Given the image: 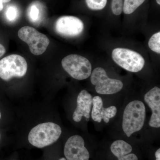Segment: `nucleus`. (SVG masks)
<instances>
[{
	"label": "nucleus",
	"mask_w": 160,
	"mask_h": 160,
	"mask_svg": "<svg viewBox=\"0 0 160 160\" xmlns=\"http://www.w3.org/2000/svg\"><path fill=\"white\" fill-rule=\"evenodd\" d=\"M146 107L142 102L134 100L126 106L123 112L122 129L128 137L142 129L146 119Z\"/></svg>",
	"instance_id": "obj_1"
},
{
	"label": "nucleus",
	"mask_w": 160,
	"mask_h": 160,
	"mask_svg": "<svg viewBox=\"0 0 160 160\" xmlns=\"http://www.w3.org/2000/svg\"><path fill=\"white\" fill-rule=\"evenodd\" d=\"M62 132L61 127L55 123L50 122L42 123L30 130L28 141L34 147L42 148L57 142Z\"/></svg>",
	"instance_id": "obj_2"
},
{
	"label": "nucleus",
	"mask_w": 160,
	"mask_h": 160,
	"mask_svg": "<svg viewBox=\"0 0 160 160\" xmlns=\"http://www.w3.org/2000/svg\"><path fill=\"white\" fill-rule=\"evenodd\" d=\"M28 65L25 58L12 54L0 61V78L8 81L13 78H22L26 74Z\"/></svg>",
	"instance_id": "obj_3"
},
{
	"label": "nucleus",
	"mask_w": 160,
	"mask_h": 160,
	"mask_svg": "<svg viewBox=\"0 0 160 160\" xmlns=\"http://www.w3.org/2000/svg\"><path fill=\"white\" fill-rule=\"evenodd\" d=\"M18 36L28 45L31 53L35 55L42 54L50 43L46 35L31 26H24L21 28L18 32Z\"/></svg>",
	"instance_id": "obj_4"
},
{
	"label": "nucleus",
	"mask_w": 160,
	"mask_h": 160,
	"mask_svg": "<svg viewBox=\"0 0 160 160\" xmlns=\"http://www.w3.org/2000/svg\"><path fill=\"white\" fill-rule=\"evenodd\" d=\"M62 65L64 70L75 79H86L91 74V63L82 56L69 55L62 60Z\"/></svg>",
	"instance_id": "obj_5"
},
{
	"label": "nucleus",
	"mask_w": 160,
	"mask_h": 160,
	"mask_svg": "<svg viewBox=\"0 0 160 160\" xmlns=\"http://www.w3.org/2000/svg\"><path fill=\"white\" fill-rule=\"evenodd\" d=\"M112 57L115 62L118 66L131 72L141 71L145 66V61L143 57L130 49L116 48L112 52Z\"/></svg>",
	"instance_id": "obj_6"
},
{
	"label": "nucleus",
	"mask_w": 160,
	"mask_h": 160,
	"mask_svg": "<svg viewBox=\"0 0 160 160\" xmlns=\"http://www.w3.org/2000/svg\"><path fill=\"white\" fill-rule=\"evenodd\" d=\"M90 81L95 86V90L100 94H113L122 90V82L108 77L105 69L102 67L96 68L90 75Z\"/></svg>",
	"instance_id": "obj_7"
},
{
	"label": "nucleus",
	"mask_w": 160,
	"mask_h": 160,
	"mask_svg": "<svg viewBox=\"0 0 160 160\" xmlns=\"http://www.w3.org/2000/svg\"><path fill=\"white\" fill-rule=\"evenodd\" d=\"M66 160H89L90 153L85 146L84 139L79 135H73L66 141L64 147Z\"/></svg>",
	"instance_id": "obj_8"
},
{
	"label": "nucleus",
	"mask_w": 160,
	"mask_h": 160,
	"mask_svg": "<svg viewBox=\"0 0 160 160\" xmlns=\"http://www.w3.org/2000/svg\"><path fill=\"white\" fill-rule=\"evenodd\" d=\"M55 29L58 33L67 37H74L83 32L84 25L78 18L72 16L61 17L57 20Z\"/></svg>",
	"instance_id": "obj_9"
},
{
	"label": "nucleus",
	"mask_w": 160,
	"mask_h": 160,
	"mask_svg": "<svg viewBox=\"0 0 160 160\" xmlns=\"http://www.w3.org/2000/svg\"><path fill=\"white\" fill-rule=\"evenodd\" d=\"M145 102L152 110L149 125L153 128L160 127V89L155 87L148 91L144 96Z\"/></svg>",
	"instance_id": "obj_10"
},
{
	"label": "nucleus",
	"mask_w": 160,
	"mask_h": 160,
	"mask_svg": "<svg viewBox=\"0 0 160 160\" xmlns=\"http://www.w3.org/2000/svg\"><path fill=\"white\" fill-rule=\"evenodd\" d=\"M77 102V106L72 115L73 121L79 122L84 117L86 121H89L92 105L91 95L87 90H82L78 95Z\"/></svg>",
	"instance_id": "obj_11"
},
{
	"label": "nucleus",
	"mask_w": 160,
	"mask_h": 160,
	"mask_svg": "<svg viewBox=\"0 0 160 160\" xmlns=\"http://www.w3.org/2000/svg\"><path fill=\"white\" fill-rule=\"evenodd\" d=\"M117 112V109L115 106L104 108L102 100L100 97L97 96L92 98L91 118L95 122L100 123L103 119L105 122L108 123L110 118L115 116Z\"/></svg>",
	"instance_id": "obj_12"
},
{
	"label": "nucleus",
	"mask_w": 160,
	"mask_h": 160,
	"mask_svg": "<svg viewBox=\"0 0 160 160\" xmlns=\"http://www.w3.org/2000/svg\"><path fill=\"white\" fill-rule=\"evenodd\" d=\"M110 149L118 160H138L137 155L132 152L131 145L123 140L114 141L112 143Z\"/></svg>",
	"instance_id": "obj_13"
},
{
	"label": "nucleus",
	"mask_w": 160,
	"mask_h": 160,
	"mask_svg": "<svg viewBox=\"0 0 160 160\" xmlns=\"http://www.w3.org/2000/svg\"><path fill=\"white\" fill-rule=\"evenodd\" d=\"M146 0H124L123 11L126 14H130L134 12Z\"/></svg>",
	"instance_id": "obj_14"
},
{
	"label": "nucleus",
	"mask_w": 160,
	"mask_h": 160,
	"mask_svg": "<svg viewBox=\"0 0 160 160\" xmlns=\"http://www.w3.org/2000/svg\"><path fill=\"white\" fill-rule=\"evenodd\" d=\"M149 48L156 53H160V32L153 34L149 40L148 42Z\"/></svg>",
	"instance_id": "obj_15"
},
{
	"label": "nucleus",
	"mask_w": 160,
	"mask_h": 160,
	"mask_svg": "<svg viewBox=\"0 0 160 160\" xmlns=\"http://www.w3.org/2000/svg\"><path fill=\"white\" fill-rule=\"evenodd\" d=\"M88 8L93 10H100L106 7L107 0H86Z\"/></svg>",
	"instance_id": "obj_16"
},
{
	"label": "nucleus",
	"mask_w": 160,
	"mask_h": 160,
	"mask_svg": "<svg viewBox=\"0 0 160 160\" xmlns=\"http://www.w3.org/2000/svg\"><path fill=\"white\" fill-rule=\"evenodd\" d=\"M40 11L38 8L35 5L30 6L29 10V17L30 20L33 22H37L39 18Z\"/></svg>",
	"instance_id": "obj_17"
},
{
	"label": "nucleus",
	"mask_w": 160,
	"mask_h": 160,
	"mask_svg": "<svg viewBox=\"0 0 160 160\" xmlns=\"http://www.w3.org/2000/svg\"><path fill=\"white\" fill-rule=\"evenodd\" d=\"M18 10L14 6L9 7L6 11V15L7 19L10 22H13L18 16Z\"/></svg>",
	"instance_id": "obj_18"
},
{
	"label": "nucleus",
	"mask_w": 160,
	"mask_h": 160,
	"mask_svg": "<svg viewBox=\"0 0 160 160\" xmlns=\"http://www.w3.org/2000/svg\"><path fill=\"white\" fill-rule=\"evenodd\" d=\"M6 49L2 44H0V58L3 56L6 52Z\"/></svg>",
	"instance_id": "obj_19"
},
{
	"label": "nucleus",
	"mask_w": 160,
	"mask_h": 160,
	"mask_svg": "<svg viewBox=\"0 0 160 160\" xmlns=\"http://www.w3.org/2000/svg\"><path fill=\"white\" fill-rule=\"evenodd\" d=\"M155 160H160V149L159 148L155 152Z\"/></svg>",
	"instance_id": "obj_20"
},
{
	"label": "nucleus",
	"mask_w": 160,
	"mask_h": 160,
	"mask_svg": "<svg viewBox=\"0 0 160 160\" xmlns=\"http://www.w3.org/2000/svg\"><path fill=\"white\" fill-rule=\"evenodd\" d=\"M11 0H0V7H3V3L9 2Z\"/></svg>",
	"instance_id": "obj_21"
},
{
	"label": "nucleus",
	"mask_w": 160,
	"mask_h": 160,
	"mask_svg": "<svg viewBox=\"0 0 160 160\" xmlns=\"http://www.w3.org/2000/svg\"><path fill=\"white\" fill-rule=\"evenodd\" d=\"M156 2L159 5H160V0H156Z\"/></svg>",
	"instance_id": "obj_22"
},
{
	"label": "nucleus",
	"mask_w": 160,
	"mask_h": 160,
	"mask_svg": "<svg viewBox=\"0 0 160 160\" xmlns=\"http://www.w3.org/2000/svg\"><path fill=\"white\" fill-rule=\"evenodd\" d=\"M59 160H66V159L65 158H60Z\"/></svg>",
	"instance_id": "obj_23"
},
{
	"label": "nucleus",
	"mask_w": 160,
	"mask_h": 160,
	"mask_svg": "<svg viewBox=\"0 0 160 160\" xmlns=\"http://www.w3.org/2000/svg\"><path fill=\"white\" fill-rule=\"evenodd\" d=\"M112 1H123V0H112Z\"/></svg>",
	"instance_id": "obj_24"
},
{
	"label": "nucleus",
	"mask_w": 160,
	"mask_h": 160,
	"mask_svg": "<svg viewBox=\"0 0 160 160\" xmlns=\"http://www.w3.org/2000/svg\"><path fill=\"white\" fill-rule=\"evenodd\" d=\"M1 112H0V119H1Z\"/></svg>",
	"instance_id": "obj_25"
},
{
	"label": "nucleus",
	"mask_w": 160,
	"mask_h": 160,
	"mask_svg": "<svg viewBox=\"0 0 160 160\" xmlns=\"http://www.w3.org/2000/svg\"><path fill=\"white\" fill-rule=\"evenodd\" d=\"M0 139H1V134H0Z\"/></svg>",
	"instance_id": "obj_26"
}]
</instances>
